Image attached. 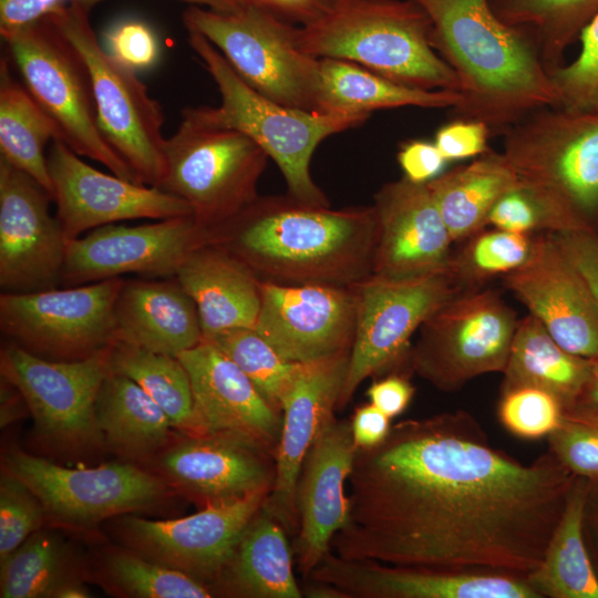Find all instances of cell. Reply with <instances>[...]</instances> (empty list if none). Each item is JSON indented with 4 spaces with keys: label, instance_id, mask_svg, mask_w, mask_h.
<instances>
[{
    "label": "cell",
    "instance_id": "1",
    "mask_svg": "<svg viewBox=\"0 0 598 598\" xmlns=\"http://www.w3.org/2000/svg\"><path fill=\"white\" fill-rule=\"evenodd\" d=\"M575 474L548 450L523 464L457 410L391 426L357 448L349 514L330 550L349 560L527 577L540 564Z\"/></svg>",
    "mask_w": 598,
    "mask_h": 598
},
{
    "label": "cell",
    "instance_id": "2",
    "mask_svg": "<svg viewBox=\"0 0 598 598\" xmlns=\"http://www.w3.org/2000/svg\"><path fill=\"white\" fill-rule=\"evenodd\" d=\"M209 228L210 243L241 260L260 281L350 287L373 274V206L331 209L288 194L258 196Z\"/></svg>",
    "mask_w": 598,
    "mask_h": 598
},
{
    "label": "cell",
    "instance_id": "3",
    "mask_svg": "<svg viewBox=\"0 0 598 598\" xmlns=\"http://www.w3.org/2000/svg\"><path fill=\"white\" fill-rule=\"evenodd\" d=\"M431 21V44L454 70L462 102L457 118L502 133L558 99L532 38L502 22L488 0H413Z\"/></svg>",
    "mask_w": 598,
    "mask_h": 598
},
{
    "label": "cell",
    "instance_id": "4",
    "mask_svg": "<svg viewBox=\"0 0 598 598\" xmlns=\"http://www.w3.org/2000/svg\"><path fill=\"white\" fill-rule=\"evenodd\" d=\"M297 45L316 59L359 64L399 84L460 93L454 70L431 44V21L413 0H327L297 27Z\"/></svg>",
    "mask_w": 598,
    "mask_h": 598
},
{
    "label": "cell",
    "instance_id": "5",
    "mask_svg": "<svg viewBox=\"0 0 598 598\" xmlns=\"http://www.w3.org/2000/svg\"><path fill=\"white\" fill-rule=\"evenodd\" d=\"M187 32L190 48L220 93V104L186 107L182 114L203 124L244 133L277 164L289 196L309 205L330 206L310 174L313 152L327 137L359 126L370 115L324 114L275 102L248 85L205 37Z\"/></svg>",
    "mask_w": 598,
    "mask_h": 598
},
{
    "label": "cell",
    "instance_id": "6",
    "mask_svg": "<svg viewBox=\"0 0 598 598\" xmlns=\"http://www.w3.org/2000/svg\"><path fill=\"white\" fill-rule=\"evenodd\" d=\"M1 38L34 100L58 127L60 140L116 176L140 183L105 141L97 122L89 70L49 17Z\"/></svg>",
    "mask_w": 598,
    "mask_h": 598
},
{
    "label": "cell",
    "instance_id": "7",
    "mask_svg": "<svg viewBox=\"0 0 598 598\" xmlns=\"http://www.w3.org/2000/svg\"><path fill=\"white\" fill-rule=\"evenodd\" d=\"M90 10L69 0L50 20L83 59L92 83L100 130L141 184L157 187L164 173V114L146 85L99 41Z\"/></svg>",
    "mask_w": 598,
    "mask_h": 598
},
{
    "label": "cell",
    "instance_id": "8",
    "mask_svg": "<svg viewBox=\"0 0 598 598\" xmlns=\"http://www.w3.org/2000/svg\"><path fill=\"white\" fill-rule=\"evenodd\" d=\"M163 155L157 188L186 202L207 227L229 219L259 196L257 184L269 158L244 133L184 114L165 138Z\"/></svg>",
    "mask_w": 598,
    "mask_h": 598
},
{
    "label": "cell",
    "instance_id": "9",
    "mask_svg": "<svg viewBox=\"0 0 598 598\" xmlns=\"http://www.w3.org/2000/svg\"><path fill=\"white\" fill-rule=\"evenodd\" d=\"M504 155L520 182L598 225V112L547 106L504 132Z\"/></svg>",
    "mask_w": 598,
    "mask_h": 598
},
{
    "label": "cell",
    "instance_id": "10",
    "mask_svg": "<svg viewBox=\"0 0 598 598\" xmlns=\"http://www.w3.org/2000/svg\"><path fill=\"white\" fill-rule=\"evenodd\" d=\"M186 30L205 37L252 89L282 105L317 112L318 59L297 45V25L245 7L224 13L189 6Z\"/></svg>",
    "mask_w": 598,
    "mask_h": 598
},
{
    "label": "cell",
    "instance_id": "11",
    "mask_svg": "<svg viewBox=\"0 0 598 598\" xmlns=\"http://www.w3.org/2000/svg\"><path fill=\"white\" fill-rule=\"evenodd\" d=\"M518 319L492 290H463L420 327L410 351L412 370L441 391L454 392L468 381L503 372Z\"/></svg>",
    "mask_w": 598,
    "mask_h": 598
},
{
    "label": "cell",
    "instance_id": "12",
    "mask_svg": "<svg viewBox=\"0 0 598 598\" xmlns=\"http://www.w3.org/2000/svg\"><path fill=\"white\" fill-rule=\"evenodd\" d=\"M125 279L0 296V329L25 350L56 361L89 358L115 342L114 307Z\"/></svg>",
    "mask_w": 598,
    "mask_h": 598
},
{
    "label": "cell",
    "instance_id": "13",
    "mask_svg": "<svg viewBox=\"0 0 598 598\" xmlns=\"http://www.w3.org/2000/svg\"><path fill=\"white\" fill-rule=\"evenodd\" d=\"M351 288L357 303L355 330L337 410L346 408L367 378L409 355L413 333L464 290L450 270L404 279L371 275Z\"/></svg>",
    "mask_w": 598,
    "mask_h": 598
},
{
    "label": "cell",
    "instance_id": "14",
    "mask_svg": "<svg viewBox=\"0 0 598 598\" xmlns=\"http://www.w3.org/2000/svg\"><path fill=\"white\" fill-rule=\"evenodd\" d=\"M110 349L81 360L56 361L10 341L1 349V378L20 391L40 434L64 445L84 446L101 437L95 403L110 372Z\"/></svg>",
    "mask_w": 598,
    "mask_h": 598
},
{
    "label": "cell",
    "instance_id": "15",
    "mask_svg": "<svg viewBox=\"0 0 598 598\" xmlns=\"http://www.w3.org/2000/svg\"><path fill=\"white\" fill-rule=\"evenodd\" d=\"M210 241V228L194 215L101 226L65 240L61 285L81 286L126 274L174 277L193 250Z\"/></svg>",
    "mask_w": 598,
    "mask_h": 598
},
{
    "label": "cell",
    "instance_id": "16",
    "mask_svg": "<svg viewBox=\"0 0 598 598\" xmlns=\"http://www.w3.org/2000/svg\"><path fill=\"white\" fill-rule=\"evenodd\" d=\"M6 464L39 497L47 514L74 526L145 508L167 493L162 480L127 463L69 468L12 452Z\"/></svg>",
    "mask_w": 598,
    "mask_h": 598
},
{
    "label": "cell",
    "instance_id": "17",
    "mask_svg": "<svg viewBox=\"0 0 598 598\" xmlns=\"http://www.w3.org/2000/svg\"><path fill=\"white\" fill-rule=\"evenodd\" d=\"M47 161L55 217L66 239L121 220L194 215L186 202L157 187L99 171L61 140L51 142Z\"/></svg>",
    "mask_w": 598,
    "mask_h": 598
},
{
    "label": "cell",
    "instance_id": "18",
    "mask_svg": "<svg viewBox=\"0 0 598 598\" xmlns=\"http://www.w3.org/2000/svg\"><path fill=\"white\" fill-rule=\"evenodd\" d=\"M52 195L0 158V288L25 293L58 288L65 236L50 213Z\"/></svg>",
    "mask_w": 598,
    "mask_h": 598
},
{
    "label": "cell",
    "instance_id": "19",
    "mask_svg": "<svg viewBox=\"0 0 598 598\" xmlns=\"http://www.w3.org/2000/svg\"><path fill=\"white\" fill-rule=\"evenodd\" d=\"M310 577L326 598H540L526 577L349 560L331 550Z\"/></svg>",
    "mask_w": 598,
    "mask_h": 598
},
{
    "label": "cell",
    "instance_id": "20",
    "mask_svg": "<svg viewBox=\"0 0 598 598\" xmlns=\"http://www.w3.org/2000/svg\"><path fill=\"white\" fill-rule=\"evenodd\" d=\"M267 492L209 504L186 517L151 520L128 516L122 530L144 556L205 582L216 581L250 519L262 507Z\"/></svg>",
    "mask_w": 598,
    "mask_h": 598
},
{
    "label": "cell",
    "instance_id": "21",
    "mask_svg": "<svg viewBox=\"0 0 598 598\" xmlns=\"http://www.w3.org/2000/svg\"><path fill=\"white\" fill-rule=\"evenodd\" d=\"M255 330L285 360L306 363L350 351L357 303L353 289L260 281Z\"/></svg>",
    "mask_w": 598,
    "mask_h": 598
},
{
    "label": "cell",
    "instance_id": "22",
    "mask_svg": "<svg viewBox=\"0 0 598 598\" xmlns=\"http://www.w3.org/2000/svg\"><path fill=\"white\" fill-rule=\"evenodd\" d=\"M177 358L190 379L193 435L230 440L276 458L282 415L264 399L240 368L204 340Z\"/></svg>",
    "mask_w": 598,
    "mask_h": 598
},
{
    "label": "cell",
    "instance_id": "23",
    "mask_svg": "<svg viewBox=\"0 0 598 598\" xmlns=\"http://www.w3.org/2000/svg\"><path fill=\"white\" fill-rule=\"evenodd\" d=\"M503 279L559 346L598 359V303L555 234L535 237L528 260Z\"/></svg>",
    "mask_w": 598,
    "mask_h": 598
},
{
    "label": "cell",
    "instance_id": "24",
    "mask_svg": "<svg viewBox=\"0 0 598 598\" xmlns=\"http://www.w3.org/2000/svg\"><path fill=\"white\" fill-rule=\"evenodd\" d=\"M350 351L301 363L283 399L276 477L262 509L287 533H297L296 486L303 461L326 424L334 416L349 365Z\"/></svg>",
    "mask_w": 598,
    "mask_h": 598
},
{
    "label": "cell",
    "instance_id": "25",
    "mask_svg": "<svg viewBox=\"0 0 598 598\" xmlns=\"http://www.w3.org/2000/svg\"><path fill=\"white\" fill-rule=\"evenodd\" d=\"M372 206L378 224L372 275L404 279L448 270L453 240L426 184L389 182Z\"/></svg>",
    "mask_w": 598,
    "mask_h": 598
},
{
    "label": "cell",
    "instance_id": "26",
    "mask_svg": "<svg viewBox=\"0 0 598 598\" xmlns=\"http://www.w3.org/2000/svg\"><path fill=\"white\" fill-rule=\"evenodd\" d=\"M357 448L350 422L333 416L303 461L296 486L299 527L295 551L305 577L330 551L334 534L348 519L347 486Z\"/></svg>",
    "mask_w": 598,
    "mask_h": 598
},
{
    "label": "cell",
    "instance_id": "27",
    "mask_svg": "<svg viewBox=\"0 0 598 598\" xmlns=\"http://www.w3.org/2000/svg\"><path fill=\"white\" fill-rule=\"evenodd\" d=\"M163 474L204 506L270 493L276 458L219 437L188 435L167 447L158 462Z\"/></svg>",
    "mask_w": 598,
    "mask_h": 598
},
{
    "label": "cell",
    "instance_id": "28",
    "mask_svg": "<svg viewBox=\"0 0 598 598\" xmlns=\"http://www.w3.org/2000/svg\"><path fill=\"white\" fill-rule=\"evenodd\" d=\"M116 342L178 357L203 341L194 300L175 277L125 280L114 307Z\"/></svg>",
    "mask_w": 598,
    "mask_h": 598
},
{
    "label": "cell",
    "instance_id": "29",
    "mask_svg": "<svg viewBox=\"0 0 598 598\" xmlns=\"http://www.w3.org/2000/svg\"><path fill=\"white\" fill-rule=\"evenodd\" d=\"M174 277L196 305L203 340L230 329L255 328L260 280L223 247L208 243L196 248Z\"/></svg>",
    "mask_w": 598,
    "mask_h": 598
},
{
    "label": "cell",
    "instance_id": "30",
    "mask_svg": "<svg viewBox=\"0 0 598 598\" xmlns=\"http://www.w3.org/2000/svg\"><path fill=\"white\" fill-rule=\"evenodd\" d=\"M594 359L570 353L548 333L533 315L518 320L501 393L518 389L543 390L563 409L582 400L592 377Z\"/></svg>",
    "mask_w": 598,
    "mask_h": 598
},
{
    "label": "cell",
    "instance_id": "31",
    "mask_svg": "<svg viewBox=\"0 0 598 598\" xmlns=\"http://www.w3.org/2000/svg\"><path fill=\"white\" fill-rule=\"evenodd\" d=\"M458 92L405 86L359 64L340 59H318L317 112L370 115L373 111L402 106L455 109Z\"/></svg>",
    "mask_w": 598,
    "mask_h": 598
},
{
    "label": "cell",
    "instance_id": "32",
    "mask_svg": "<svg viewBox=\"0 0 598 598\" xmlns=\"http://www.w3.org/2000/svg\"><path fill=\"white\" fill-rule=\"evenodd\" d=\"M224 592L247 598H301L287 532L262 507L246 526L216 579Z\"/></svg>",
    "mask_w": 598,
    "mask_h": 598
},
{
    "label": "cell",
    "instance_id": "33",
    "mask_svg": "<svg viewBox=\"0 0 598 598\" xmlns=\"http://www.w3.org/2000/svg\"><path fill=\"white\" fill-rule=\"evenodd\" d=\"M519 184L504 153L488 150L472 163L426 183L453 241L483 229L495 204Z\"/></svg>",
    "mask_w": 598,
    "mask_h": 598
},
{
    "label": "cell",
    "instance_id": "34",
    "mask_svg": "<svg viewBox=\"0 0 598 598\" xmlns=\"http://www.w3.org/2000/svg\"><path fill=\"white\" fill-rule=\"evenodd\" d=\"M588 486L576 482L539 566L526 579L540 598H598V577L584 538Z\"/></svg>",
    "mask_w": 598,
    "mask_h": 598
},
{
    "label": "cell",
    "instance_id": "35",
    "mask_svg": "<svg viewBox=\"0 0 598 598\" xmlns=\"http://www.w3.org/2000/svg\"><path fill=\"white\" fill-rule=\"evenodd\" d=\"M95 419L102 436L132 457L163 448L173 427L162 408L136 382L111 371L96 398Z\"/></svg>",
    "mask_w": 598,
    "mask_h": 598
},
{
    "label": "cell",
    "instance_id": "36",
    "mask_svg": "<svg viewBox=\"0 0 598 598\" xmlns=\"http://www.w3.org/2000/svg\"><path fill=\"white\" fill-rule=\"evenodd\" d=\"M60 140L56 125L0 60V158L27 173L52 195L45 146ZM53 197V196H52Z\"/></svg>",
    "mask_w": 598,
    "mask_h": 598
},
{
    "label": "cell",
    "instance_id": "37",
    "mask_svg": "<svg viewBox=\"0 0 598 598\" xmlns=\"http://www.w3.org/2000/svg\"><path fill=\"white\" fill-rule=\"evenodd\" d=\"M505 24L524 30L548 72L564 64L567 48L598 14V0H488Z\"/></svg>",
    "mask_w": 598,
    "mask_h": 598
},
{
    "label": "cell",
    "instance_id": "38",
    "mask_svg": "<svg viewBox=\"0 0 598 598\" xmlns=\"http://www.w3.org/2000/svg\"><path fill=\"white\" fill-rule=\"evenodd\" d=\"M109 368L136 382L162 408L174 429L194 434L190 379L177 357L115 342L110 349Z\"/></svg>",
    "mask_w": 598,
    "mask_h": 598
},
{
    "label": "cell",
    "instance_id": "39",
    "mask_svg": "<svg viewBox=\"0 0 598 598\" xmlns=\"http://www.w3.org/2000/svg\"><path fill=\"white\" fill-rule=\"evenodd\" d=\"M66 550L48 532H34L1 563L2 598L53 597L68 580Z\"/></svg>",
    "mask_w": 598,
    "mask_h": 598
},
{
    "label": "cell",
    "instance_id": "40",
    "mask_svg": "<svg viewBox=\"0 0 598 598\" xmlns=\"http://www.w3.org/2000/svg\"><path fill=\"white\" fill-rule=\"evenodd\" d=\"M231 359L279 413L301 363L285 360L252 328L223 331L208 340Z\"/></svg>",
    "mask_w": 598,
    "mask_h": 598
},
{
    "label": "cell",
    "instance_id": "41",
    "mask_svg": "<svg viewBox=\"0 0 598 598\" xmlns=\"http://www.w3.org/2000/svg\"><path fill=\"white\" fill-rule=\"evenodd\" d=\"M532 235L494 229L474 234L462 250L452 255L450 272L464 289H476L485 280L505 276L530 257Z\"/></svg>",
    "mask_w": 598,
    "mask_h": 598
},
{
    "label": "cell",
    "instance_id": "42",
    "mask_svg": "<svg viewBox=\"0 0 598 598\" xmlns=\"http://www.w3.org/2000/svg\"><path fill=\"white\" fill-rule=\"evenodd\" d=\"M105 573L111 584L127 596L138 598H208L214 591L190 575L128 551L106 557Z\"/></svg>",
    "mask_w": 598,
    "mask_h": 598
},
{
    "label": "cell",
    "instance_id": "43",
    "mask_svg": "<svg viewBox=\"0 0 598 598\" xmlns=\"http://www.w3.org/2000/svg\"><path fill=\"white\" fill-rule=\"evenodd\" d=\"M487 224L528 235L592 230L549 195L520 181L495 204Z\"/></svg>",
    "mask_w": 598,
    "mask_h": 598
},
{
    "label": "cell",
    "instance_id": "44",
    "mask_svg": "<svg viewBox=\"0 0 598 598\" xmlns=\"http://www.w3.org/2000/svg\"><path fill=\"white\" fill-rule=\"evenodd\" d=\"M548 450L573 474L598 477V405L580 400L564 408L548 434Z\"/></svg>",
    "mask_w": 598,
    "mask_h": 598
},
{
    "label": "cell",
    "instance_id": "45",
    "mask_svg": "<svg viewBox=\"0 0 598 598\" xmlns=\"http://www.w3.org/2000/svg\"><path fill=\"white\" fill-rule=\"evenodd\" d=\"M576 59L551 70L557 107L571 112H598V14L579 34Z\"/></svg>",
    "mask_w": 598,
    "mask_h": 598
},
{
    "label": "cell",
    "instance_id": "46",
    "mask_svg": "<svg viewBox=\"0 0 598 598\" xmlns=\"http://www.w3.org/2000/svg\"><path fill=\"white\" fill-rule=\"evenodd\" d=\"M45 509L39 497L9 471L0 483V564L41 526Z\"/></svg>",
    "mask_w": 598,
    "mask_h": 598
},
{
    "label": "cell",
    "instance_id": "47",
    "mask_svg": "<svg viewBox=\"0 0 598 598\" xmlns=\"http://www.w3.org/2000/svg\"><path fill=\"white\" fill-rule=\"evenodd\" d=\"M561 404L551 394L535 388L502 393L498 417L506 430L523 439L550 434L560 421Z\"/></svg>",
    "mask_w": 598,
    "mask_h": 598
},
{
    "label": "cell",
    "instance_id": "48",
    "mask_svg": "<svg viewBox=\"0 0 598 598\" xmlns=\"http://www.w3.org/2000/svg\"><path fill=\"white\" fill-rule=\"evenodd\" d=\"M103 47L115 61L135 72L153 66L159 56L155 31L138 19L113 23L104 33Z\"/></svg>",
    "mask_w": 598,
    "mask_h": 598
},
{
    "label": "cell",
    "instance_id": "49",
    "mask_svg": "<svg viewBox=\"0 0 598 598\" xmlns=\"http://www.w3.org/2000/svg\"><path fill=\"white\" fill-rule=\"evenodd\" d=\"M489 131L484 122L456 118L437 130L434 144L447 162L476 157L489 150Z\"/></svg>",
    "mask_w": 598,
    "mask_h": 598
},
{
    "label": "cell",
    "instance_id": "50",
    "mask_svg": "<svg viewBox=\"0 0 598 598\" xmlns=\"http://www.w3.org/2000/svg\"><path fill=\"white\" fill-rule=\"evenodd\" d=\"M396 158L403 177L419 184H426L441 175L447 163L434 142L420 140L404 143Z\"/></svg>",
    "mask_w": 598,
    "mask_h": 598
},
{
    "label": "cell",
    "instance_id": "51",
    "mask_svg": "<svg viewBox=\"0 0 598 598\" xmlns=\"http://www.w3.org/2000/svg\"><path fill=\"white\" fill-rule=\"evenodd\" d=\"M565 255L588 283L598 303V234L580 230L555 234Z\"/></svg>",
    "mask_w": 598,
    "mask_h": 598
},
{
    "label": "cell",
    "instance_id": "52",
    "mask_svg": "<svg viewBox=\"0 0 598 598\" xmlns=\"http://www.w3.org/2000/svg\"><path fill=\"white\" fill-rule=\"evenodd\" d=\"M413 395L414 386L405 377L400 374H391L378 380L367 390L370 403L390 419L404 412Z\"/></svg>",
    "mask_w": 598,
    "mask_h": 598
},
{
    "label": "cell",
    "instance_id": "53",
    "mask_svg": "<svg viewBox=\"0 0 598 598\" xmlns=\"http://www.w3.org/2000/svg\"><path fill=\"white\" fill-rule=\"evenodd\" d=\"M65 0H0V34L47 18Z\"/></svg>",
    "mask_w": 598,
    "mask_h": 598
},
{
    "label": "cell",
    "instance_id": "54",
    "mask_svg": "<svg viewBox=\"0 0 598 598\" xmlns=\"http://www.w3.org/2000/svg\"><path fill=\"white\" fill-rule=\"evenodd\" d=\"M390 417L372 403L354 410L350 425L358 448H370L381 444L391 430Z\"/></svg>",
    "mask_w": 598,
    "mask_h": 598
},
{
    "label": "cell",
    "instance_id": "55",
    "mask_svg": "<svg viewBox=\"0 0 598 598\" xmlns=\"http://www.w3.org/2000/svg\"><path fill=\"white\" fill-rule=\"evenodd\" d=\"M327 0H236L241 7L256 8L287 22L303 24L316 17Z\"/></svg>",
    "mask_w": 598,
    "mask_h": 598
},
{
    "label": "cell",
    "instance_id": "56",
    "mask_svg": "<svg viewBox=\"0 0 598 598\" xmlns=\"http://www.w3.org/2000/svg\"><path fill=\"white\" fill-rule=\"evenodd\" d=\"M22 405H27V403L20 391L1 378V425L4 426L12 422L21 411Z\"/></svg>",
    "mask_w": 598,
    "mask_h": 598
},
{
    "label": "cell",
    "instance_id": "57",
    "mask_svg": "<svg viewBox=\"0 0 598 598\" xmlns=\"http://www.w3.org/2000/svg\"><path fill=\"white\" fill-rule=\"evenodd\" d=\"M84 8L91 10L96 3L103 0H73ZM187 2L190 6L205 7L207 9L217 11V12H235L241 9V7L236 2V0H177Z\"/></svg>",
    "mask_w": 598,
    "mask_h": 598
},
{
    "label": "cell",
    "instance_id": "58",
    "mask_svg": "<svg viewBox=\"0 0 598 598\" xmlns=\"http://www.w3.org/2000/svg\"><path fill=\"white\" fill-rule=\"evenodd\" d=\"M58 598H86L91 597L86 588L74 579L64 581L54 592Z\"/></svg>",
    "mask_w": 598,
    "mask_h": 598
},
{
    "label": "cell",
    "instance_id": "59",
    "mask_svg": "<svg viewBox=\"0 0 598 598\" xmlns=\"http://www.w3.org/2000/svg\"><path fill=\"white\" fill-rule=\"evenodd\" d=\"M595 367L590 382L586 389L582 400L598 405V359H594Z\"/></svg>",
    "mask_w": 598,
    "mask_h": 598
}]
</instances>
